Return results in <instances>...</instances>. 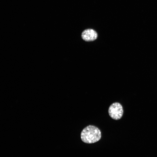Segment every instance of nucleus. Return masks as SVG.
<instances>
[{"mask_svg": "<svg viewBox=\"0 0 157 157\" xmlns=\"http://www.w3.org/2000/svg\"><path fill=\"white\" fill-rule=\"evenodd\" d=\"M81 139L85 143L91 144L99 141L101 137V132L96 126H88L84 128L81 134Z\"/></svg>", "mask_w": 157, "mask_h": 157, "instance_id": "1", "label": "nucleus"}, {"mask_svg": "<svg viewBox=\"0 0 157 157\" xmlns=\"http://www.w3.org/2000/svg\"><path fill=\"white\" fill-rule=\"evenodd\" d=\"M108 112L109 115L112 119L116 120L119 119L123 114L122 107L119 103H113L110 106Z\"/></svg>", "mask_w": 157, "mask_h": 157, "instance_id": "2", "label": "nucleus"}, {"mask_svg": "<svg viewBox=\"0 0 157 157\" xmlns=\"http://www.w3.org/2000/svg\"><path fill=\"white\" fill-rule=\"evenodd\" d=\"M83 39L86 41H93L97 37V33L92 29H88L84 31L82 33Z\"/></svg>", "mask_w": 157, "mask_h": 157, "instance_id": "3", "label": "nucleus"}]
</instances>
